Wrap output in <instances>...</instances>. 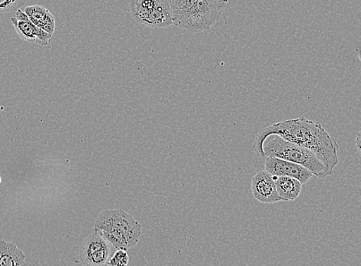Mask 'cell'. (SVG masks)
I'll list each match as a JSON object with an SVG mask.
<instances>
[{"mask_svg": "<svg viewBox=\"0 0 361 266\" xmlns=\"http://www.w3.org/2000/svg\"><path fill=\"white\" fill-rule=\"evenodd\" d=\"M14 29L23 41L36 42L40 46H46L53 39V34L49 33L37 25L30 20L28 15L20 8L16 11L15 17L11 19Z\"/></svg>", "mask_w": 361, "mask_h": 266, "instance_id": "6", "label": "cell"}, {"mask_svg": "<svg viewBox=\"0 0 361 266\" xmlns=\"http://www.w3.org/2000/svg\"><path fill=\"white\" fill-rule=\"evenodd\" d=\"M128 262H130V257H128L127 251L119 248L113 256L110 257L106 265L111 266H126Z\"/></svg>", "mask_w": 361, "mask_h": 266, "instance_id": "14", "label": "cell"}, {"mask_svg": "<svg viewBox=\"0 0 361 266\" xmlns=\"http://www.w3.org/2000/svg\"><path fill=\"white\" fill-rule=\"evenodd\" d=\"M264 167L272 176L295 178L302 184L307 183L313 176L305 167L278 158H266Z\"/></svg>", "mask_w": 361, "mask_h": 266, "instance_id": "7", "label": "cell"}, {"mask_svg": "<svg viewBox=\"0 0 361 266\" xmlns=\"http://www.w3.org/2000/svg\"><path fill=\"white\" fill-rule=\"evenodd\" d=\"M113 247L105 238L94 231L84 240L80 248V261L85 265H106Z\"/></svg>", "mask_w": 361, "mask_h": 266, "instance_id": "5", "label": "cell"}, {"mask_svg": "<svg viewBox=\"0 0 361 266\" xmlns=\"http://www.w3.org/2000/svg\"><path fill=\"white\" fill-rule=\"evenodd\" d=\"M271 135H279L282 139L302 146L312 151L332 174L338 164L339 145L321 124L315 123L304 117L274 124L264 128L255 137L252 148L256 156L266 158L264 152V141Z\"/></svg>", "mask_w": 361, "mask_h": 266, "instance_id": "1", "label": "cell"}, {"mask_svg": "<svg viewBox=\"0 0 361 266\" xmlns=\"http://www.w3.org/2000/svg\"><path fill=\"white\" fill-rule=\"evenodd\" d=\"M228 0H197L183 30L192 32L209 30L224 13Z\"/></svg>", "mask_w": 361, "mask_h": 266, "instance_id": "4", "label": "cell"}, {"mask_svg": "<svg viewBox=\"0 0 361 266\" xmlns=\"http://www.w3.org/2000/svg\"><path fill=\"white\" fill-rule=\"evenodd\" d=\"M133 19L145 27L154 30L173 27L171 0H130Z\"/></svg>", "mask_w": 361, "mask_h": 266, "instance_id": "3", "label": "cell"}, {"mask_svg": "<svg viewBox=\"0 0 361 266\" xmlns=\"http://www.w3.org/2000/svg\"><path fill=\"white\" fill-rule=\"evenodd\" d=\"M197 0H171V13L175 27L183 29Z\"/></svg>", "mask_w": 361, "mask_h": 266, "instance_id": "13", "label": "cell"}, {"mask_svg": "<svg viewBox=\"0 0 361 266\" xmlns=\"http://www.w3.org/2000/svg\"><path fill=\"white\" fill-rule=\"evenodd\" d=\"M279 194L286 201H295L302 192V184L295 178L273 176Z\"/></svg>", "mask_w": 361, "mask_h": 266, "instance_id": "12", "label": "cell"}, {"mask_svg": "<svg viewBox=\"0 0 361 266\" xmlns=\"http://www.w3.org/2000/svg\"><path fill=\"white\" fill-rule=\"evenodd\" d=\"M1 182H2V178H1V177H0V184H1Z\"/></svg>", "mask_w": 361, "mask_h": 266, "instance_id": "16", "label": "cell"}, {"mask_svg": "<svg viewBox=\"0 0 361 266\" xmlns=\"http://www.w3.org/2000/svg\"><path fill=\"white\" fill-rule=\"evenodd\" d=\"M111 214L116 226L124 234L128 247L135 246L142 235V227L140 223L123 210H111Z\"/></svg>", "mask_w": 361, "mask_h": 266, "instance_id": "9", "label": "cell"}, {"mask_svg": "<svg viewBox=\"0 0 361 266\" xmlns=\"http://www.w3.org/2000/svg\"><path fill=\"white\" fill-rule=\"evenodd\" d=\"M356 148L361 156V131H360L357 135L355 140Z\"/></svg>", "mask_w": 361, "mask_h": 266, "instance_id": "15", "label": "cell"}, {"mask_svg": "<svg viewBox=\"0 0 361 266\" xmlns=\"http://www.w3.org/2000/svg\"><path fill=\"white\" fill-rule=\"evenodd\" d=\"M25 262V254L14 243L0 241V266H20Z\"/></svg>", "mask_w": 361, "mask_h": 266, "instance_id": "11", "label": "cell"}, {"mask_svg": "<svg viewBox=\"0 0 361 266\" xmlns=\"http://www.w3.org/2000/svg\"><path fill=\"white\" fill-rule=\"evenodd\" d=\"M264 145L266 158L274 157L296 163L310 170L318 178H325L332 174L319 158L310 150L289 142L279 135Z\"/></svg>", "mask_w": 361, "mask_h": 266, "instance_id": "2", "label": "cell"}, {"mask_svg": "<svg viewBox=\"0 0 361 266\" xmlns=\"http://www.w3.org/2000/svg\"><path fill=\"white\" fill-rule=\"evenodd\" d=\"M24 12L37 27L54 35L56 20L48 8L40 5H33L25 7Z\"/></svg>", "mask_w": 361, "mask_h": 266, "instance_id": "10", "label": "cell"}, {"mask_svg": "<svg viewBox=\"0 0 361 266\" xmlns=\"http://www.w3.org/2000/svg\"><path fill=\"white\" fill-rule=\"evenodd\" d=\"M251 189L255 199L262 203L286 201L279 194L274 177L268 171H260L252 179Z\"/></svg>", "mask_w": 361, "mask_h": 266, "instance_id": "8", "label": "cell"}]
</instances>
